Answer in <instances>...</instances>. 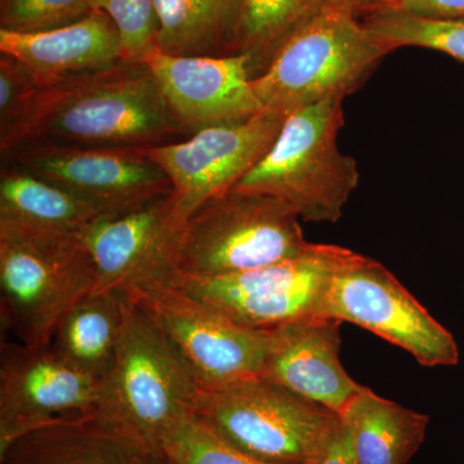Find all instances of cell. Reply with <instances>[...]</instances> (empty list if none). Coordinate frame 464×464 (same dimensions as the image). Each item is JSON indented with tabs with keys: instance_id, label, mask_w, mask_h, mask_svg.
<instances>
[{
	"instance_id": "1",
	"label": "cell",
	"mask_w": 464,
	"mask_h": 464,
	"mask_svg": "<svg viewBox=\"0 0 464 464\" xmlns=\"http://www.w3.org/2000/svg\"><path fill=\"white\" fill-rule=\"evenodd\" d=\"M183 136L157 82L143 63H123L99 72L42 85L20 121L0 139L2 157L29 141L93 148L148 149Z\"/></svg>"
},
{
	"instance_id": "2",
	"label": "cell",
	"mask_w": 464,
	"mask_h": 464,
	"mask_svg": "<svg viewBox=\"0 0 464 464\" xmlns=\"http://www.w3.org/2000/svg\"><path fill=\"white\" fill-rule=\"evenodd\" d=\"M199 389L179 351L125 295L121 343L94 413L146 453L163 456V439L195 413Z\"/></svg>"
},
{
	"instance_id": "3",
	"label": "cell",
	"mask_w": 464,
	"mask_h": 464,
	"mask_svg": "<svg viewBox=\"0 0 464 464\" xmlns=\"http://www.w3.org/2000/svg\"><path fill=\"white\" fill-rule=\"evenodd\" d=\"M343 100L331 97L286 115L267 154L232 191L277 198L304 221L337 222L360 179L355 159L338 146Z\"/></svg>"
},
{
	"instance_id": "4",
	"label": "cell",
	"mask_w": 464,
	"mask_h": 464,
	"mask_svg": "<svg viewBox=\"0 0 464 464\" xmlns=\"http://www.w3.org/2000/svg\"><path fill=\"white\" fill-rule=\"evenodd\" d=\"M389 53L359 16L328 5L280 45L253 90L265 110L288 115L331 97L346 99Z\"/></svg>"
},
{
	"instance_id": "5",
	"label": "cell",
	"mask_w": 464,
	"mask_h": 464,
	"mask_svg": "<svg viewBox=\"0 0 464 464\" xmlns=\"http://www.w3.org/2000/svg\"><path fill=\"white\" fill-rule=\"evenodd\" d=\"M299 219L268 195L231 191L207 201L179 232L176 274L230 276L295 257L310 244Z\"/></svg>"
},
{
	"instance_id": "6",
	"label": "cell",
	"mask_w": 464,
	"mask_h": 464,
	"mask_svg": "<svg viewBox=\"0 0 464 464\" xmlns=\"http://www.w3.org/2000/svg\"><path fill=\"white\" fill-rule=\"evenodd\" d=\"M94 286L96 271L81 237L0 227V313L21 343L51 346L63 317Z\"/></svg>"
},
{
	"instance_id": "7",
	"label": "cell",
	"mask_w": 464,
	"mask_h": 464,
	"mask_svg": "<svg viewBox=\"0 0 464 464\" xmlns=\"http://www.w3.org/2000/svg\"><path fill=\"white\" fill-rule=\"evenodd\" d=\"M356 253L310 243L295 257L230 276L174 273L170 282L248 328L274 332L324 317L333 280Z\"/></svg>"
},
{
	"instance_id": "8",
	"label": "cell",
	"mask_w": 464,
	"mask_h": 464,
	"mask_svg": "<svg viewBox=\"0 0 464 464\" xmlns=\"http://www.w3.org/2000/svg\"><path fill=\"white\" fill-rule=\"evenodd\" d=\"M194 411L240 450L275 464L306 463L340 420L261 377L200 387Z\"/></svg>"
},
{
	"instance_id": "9",
	"label": "cell",
	"mask_w": 464,
	"mask_h": 464,
	"mask_svg": "<svg viewBox=\"0 0 464 464\" xmlns=\"http://www.w3.org/2000/svg\"><path fill=\"white\" fill-rule=\"evenodd\" d=\"M188 362L200 387L261 377L271 333L256 331L174 285L157 280L125 290Z\"/></svg>"
},
{
	"instance_id": "10",
	"label": "cell",
	"mask_w": 464,
	"mask_h": 464,
	"mask_svg": "<svg viewBox=\"0 0 464 464\" xmlns=\"http://www.w3.org/2000/svg\"><path fill=\"white\" fill-rule=\"evenodd\" d=\"M2 158L75 195L101 217L125 215L172 194V183L146 149L29 141Z\"/></svg>"
},
{
	"instance_id": "11",
	"label": "cell",
	"mask_w": 464,
	"mask_h": 464,
	"mask_svg": "<svg viewBox=\"0 0 464 464\" xmlns=\"http://www.w3.org/2000/svg\"><path fill=\"white\" fill-rule=\"evenodd\" d=\"M325 319L353 323L395 344L427 368L459 362L453 334L390 270L356 253L333 280Z\"/></svg>"
},
{
	"instance_id": "12",
	"label": "cell",
	"mask_w": 464,
	"mask_h": 464,
	"mask_svg": "<svg viewBox=\"0 0 464 464\" xmlns=\"http://www.w3.org/2000/svg\"><path fill=\"white\" fill-rule=\"evenodd\" d=\"M285 116L265 110L248 121L207 128L186 141L146 149L172 183L177 219L185 225L204 203L234 190L274 145Z\"/></svg>"
},
{
	"instance_id": "13",
	"label": "cell",
	"mask_w": 464,
	"mask_h": 464,
	"mask_svg": "<svg viewBox=\"0 0 464 464\" xmlns=\"http://www.w3.org/2000/svg\"><path fill=\"white\" fill-rule=\"evenodd\" d=\"M101 382L69 364L52 346L0 344V454L58 417L92 414Z\"/></svg>"
},
{
	"instance_id": "14",
	"label": "cell",
	"mask_w": 464,
	"mask_h": 464,
	"mask_svg": "<svg viewBox=\"0 0 464 464\" xmlns=\"http://www.w3.org/2000/svg\"><path fill=\"white\" fill-rule=\"evenodd\" d=\"M183 134L239 123L265 111L246 54L172 56L154 48L143 60Z\"/></svg>"
},
{
	"instance_id": "15",
	"label": "cell",
	"mask_w": 464,
	"mask_h": 464,
	"mask_svg": "<svg viewBox=\"0 0 464 464\" xmlns=\"http://www.w3.org/2000/svg\"><path fill=\"white\" fill-rule=\"evenodd\" d=\"M181 222L174 215L172 194L121 216L100 217L83 234L96 271L93 292H121L169 279L176 273Z\"/></svg>"
},
{
	"instance_id": "16",
	"label": "cell",
	"mask_w": 464,
	"mask_h": 464,
	"mask_svg": "<svg viewBox=\"0 0 464 464\" xmlns=\"http://www.w3.org/2000/svg\"><path fill=\"white\" fill-rule=\"evenodd\" d=\"M341 324L319 317L270 332L261 378L340 415L362 389L342 365Z\"/></svg>"
},
{
	"instance_id": "17",
	"label": "cell",
	"mask_w": 464,
	"mask_h": 464,
	"mask_svg": "<svg viewBox=\"0 0 464 464\" xmlns=\"http://www.w3.org/2000/svg\"><path fill=\"white\" fill-rule=\"evenodd\" d=\"M0 53L20 61L41 85L108 69L121 61L118 30L101 11L53 29H0Z\"/></svg>"
},
{
	"instance_id": "18",
	"label": "cell",
	"mask_w": 464,
	"mask_h": 464,
	"mask_svg": "<svg viewBox=\"0 0 464 464\" xmlns=\"http://www.w3.org/2000/svg\"><path fill=\"white\" fill-rule=\"evenodd\" d=\"M83 200L21 169L3 163L0 173V227L48 237H81L100 218Z\"/></svg>"
},
{
	"instance_id": "19",
	"label": "cell",
	"mask_w": 464,
	"mask_h": 464,
	"mask_svg": "<svg viewBox=\"0 0 464 464\" xmlns=\"http://www.w3.org/2000/svg\"><path fill=\"white\" fill-rule=\"evenodd\" d=\"M356 464H406L422 447L430 418L362 389L340 414Z\"/></svg>"
},
{
	"instance_id": "20",
	"label": "cell",
	"mask_w": 464,
	"mask_h": 464,
	"mask_svg": "<svg viewBox=\"0 0 464 464\" xmlns=\"http://www.w3.org/2000/svg\"><path fill=\"white\" fill-rule=\"evenodd\" d=\"M124 307V293H90L63 317L52 348L69 364L102 382L118 353Z\"/></svg>"
},
{
	"instance_id": "21",
	"label": "cell",
	"mask_w": 464,
	"mask_h": 464,
	"mask_svg": "<svg viewBox=\"0 0 464 464\" xmlns=\"http://www.w3.org/2000/svg\"><path fill=\"white\" fill-rule=\"evenodd\" d=\"M155 48L172 56L232 54L240 0H154Z\"/></svg>"
},
{
	"instance_id": "22",
	"label": "cell",
	"mask_w": 464,
	"mask_h": 464,
	"mask_svg": "<svg viewBox=\"0 0 464 464\" xmlns=\"http://www.w3.org/2000/svg\"><path fill=\"white\" fill-rule=\"evenodd\" d=\"M332 0H240L232 54H246L253 79L286 39Z\"/></svg>"
},
{
	"instance_id": "23",
	"label": "cell",
	"mask_w": 464,
	"mask_h": 464,
	"mask_svg": "<svg viewBox=\"0 0 464 464\" xmlns=\"http://www.w3.org/2000/svg\"><path fill=\"white\" fill-rule=\"evenodd\" d=\"M362 23L390 52L402 47L429 48L464 63V18L422 16L383 7L366 14Z\"/></svg>"
},
{
	"instance_id": "24",
	"label": "cell",
	"mask_w": 464,
	"mask_h": 464,
	"mask_svg": "<svg viewBox=\"0 0 464 464\" xmlns=\"http://www.w3.org/2000/svg\"><path fill=\"white\" fill-rule=\"evenodd\" d=\"M161 454L172 464H275L240 450L195 413L167 433Z\"/></svg>"
},
{
	"instance_id": "25",
	"label": "cell",
	"mask_w": 464,
	"mask_h": 464,
	"mask_svg": "<svg viewBox=\"0 0 464 464\" xmlns=\"http://www.w3.org/2000/svg\"><path fill=\"white\" fill-rule=\"evenodd\" d=\"M93 11L103 12L114 23L123 63H143L154 50L158 35L154 0H93Z\"/></svg>"
},
{
	"instance_id": "26",
	"label": "cell",
	"mask_w": 464,
	"mask_h": 464,
	"mask_svg": "<svg viewBox=\"0 0 464 464\" xmlns=\"http://www.w3.org/2000/svg\"><path fill=\"white\" fill-rule=\"evenodd\" d=\"M92 11L93 0H0V29H53L81 20Z\"/></svg>"
},
{
	"instance_id": "27",
	"label": "cell",
	"mask_w": 464,
	"mask_h": 464,
	"mask_svg": "<svg viewBox=\"0 0 464 464\" xmlns=\"http://www.w3.org/2000/svg\"><path fill=\"white\" fill-rule=\"evenodd\" d=\"M41 87L20 61L0 53V139L23 121Z\"/></svg>"
},
{
	"instance_id": "28",
	"label": "cell",
	"mask_w": 464,
	"mask_h": 464,
	"mask_svg": "<svg viewBox=\"0 0 464 464\" xmlns=\"http://www.w3.org/2000/svg\"><path fill=\"white\" fill-rule=\"evenodd\" d=\"M304 464H356L350 436L341 418L322 448Z\"/></svg>"
},
{
	"instance_id": "29",
	"label": "cell",
	"mask_w": 464,
	"mask_h": 464,
	"mask_svg": "<svg viewBox=\"0 0 464 464\" xmlns=\"http://www.w3.org/2000/svg\"><path fill=\"white\" fill-rule=\"evenodd\" d=\"M387 7L430 17L464 18V0H390Z\"/></svg>"
},
{
	"instance_id": "30",
	"label": "cell",
	"mask_w": 464,
	"mask_h": 464,
	"mask_svg": "<svg viewBox=\"0 0 464 464\" xmlns=\"http://www.w3.org/2000/svg\"><path fill=\"white\" fill-rule=\"evenodd\" d=\"M332 3L348 9L356 16H366L377 9L387 7L390 0H332Z\"/></svg>"
},
{
	"instance_id": "31",
	"label": "cell",
	"mask_w": 464,
	"mask_h": 464,
	"mask_svg": "<svg viewBox=\"0 0 464 464\" xmlns=\"http://www.w3.org/2000/svg\"><path fill=\"white\" fill-rule=\"evenodd\" d=\"M148 464H172L164 456H150Z\"/></svg>"
}]
</instances>
